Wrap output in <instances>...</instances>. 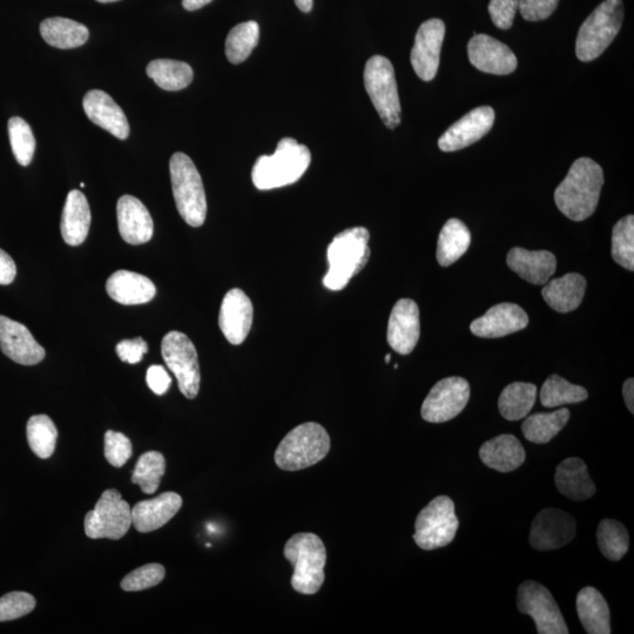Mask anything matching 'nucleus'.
<instances>
[{
    "label": "nucleus",
    "instance_id": "f257e3e1",
    "mask_svg": "<svg viewBox=\"0 0 634 634\" xmlns=\"http://www.w3.org/2000/svg\"><path fill=\"white\" fill-rule=\"evenodd\" d=\"M604 185L602 167L590 158L572 164L555 191L556 205L566 218L583 221L595 213Z\"/></svg>",
    "mask_w": 634,
    "mask_h": 634
},
{
    "label": "nucleus",
    "instance_id": "f03ea898",
    "mask_svg": "<svg viewBox=\"0 0 634 634\" xmlns=\"http://www.w3.org/2000/svg\"><path fill=\"white\" fill-rule=\"evenodd\" d=\"M312 161L308 147L293 138H283L272 155H261L252 171L253 184L260 191L295 184Z\"/></svg>",
    "mask_w": 634,
    "mask_h": 634
},
{
    "label": "nucleus",
    "instance_id": "7ed1b4c3",
    "mask_svg": "<svg viewBox=\"0 0 634 634\" xmlns=\"http://www.w3.org/2000/svg\"><path fill=\"white\" fill-rule=\"evenodd\" d=\"M370 234L367 228L354 227L337 234L329 245V271L323 285L330 290H342L359 274L370 258Z\"/></svg>",
    "mask_w": 634,
    "mask_h": 634
},
{
    "label": "nucleus",
    "instance_id": "20e7f679",
    "mask_svg": "<svg viewBox=\"0 0 634 634\" xmlns=\"http://www.w3.org/2000/svg\"><path fill=\"white\" fill-rule=\"evenodd\" d=\"M285 557L294 566L292 586L302 595H315L325 583L327 550L319 536L301 532L286 543Z\"/></svg>",
    "mask_w": 634,
    "mask_h": 634
},
{
    "label": "nucleus",
    "instance_id": "39448f33",
    "mask_svg": "<svg viewBox=\"0 0 634 634\" xmlns=\"http://www.w3.org/2000/svg\"><path fill=\"white\" fill-rule=\"evenodd\" d=\"M330 450V437L319 423L307 422L294 428L275 451V463L281 470L299 471L321 462Z\"/></svg>",
    "mask_w": 634,
    "mask_h": 634
},
{
    "label": "nucleus",
    "instance_id": "423d86ee",
    "mask_svg": "<svg viewBox=\"0 0 634 634\" xmlns=\"http://www.w3.org/2000/svg\"><path fill=\"white\" fill-rule=\"evenodd\" d=\"M172 190L181 218L192 227L205 224L207 200L198 168L184 153H175L170 163Z\"/></svg>",
    "mask_w": 634,
    "mask_h": 634
},
{
    "label": "nucleus",
    "instance_id": "0eeeda50",
    "mask_svg": "<svg viewBox=\"0 0 634 634\" xmlns=\"http://www.w3.org/2000/svg\"><path fill=\"white\" fill-rule=\"evenodd\" d=\"M624 4L622 0H605L580 26L576 55L582 62H592L602 56L622 29Z\"/></svg>",
    "mask_w": 634,
    "mask_h": 634
},
{
    "label": "nucleus",
    "instance_id": "6e6552de",
    "mask_svg": "<svg viewBox=\"0 0 634 634\" xmlns=\"http://www.w3.org/2000/svg\"><path fill=\"white\" fill-rule=\"evenodd\" d=\"M364 86L384 125L394 130L401 124V103L394 66L388 58L374 56L368 60Z\"/></svg>",
    "mask_w": 634,
    "mask_h": 634
},
{
    "label": "nucleus",
    "instance_id": "1a4fd4ad",
    "mask_svg": "<svg viewBox=\"0 0 634 634\" xmlns=\"http://www.w3.org/2000/svg\"><path fill=\"white\" fill-rule=\"evenodd\" d=\"M458 526L454 502L448 496H438L418 514L414 541L426 551L444 548L454 541Z\"/></svg>",
    "mask_w": 634,
    "mask_h": 634
},
{
    "label": "nucleus",
    "instance_id": "9d476101",
    "mask_svg": "<svg viewBox=\"0 0 634 634\" xmlns=\"http://www.w3.org/2000/svg\"><path fill=\"white\" fill-rule=\"evenodd\" d=\"M85 534L91 539L123 538L132 526V509L120 492L106 490L99 498L96 508L85 517Z\"/></svg>",
    "mask_w": 634,
    "mask_h": 634
},
{
    "label": "nucleus",
    "instance_id": "9b49d317",
    "mask_svg": "<svg viewBox=\"0 0 634 634\" xmlns=\"http://www.w3.org/2000/svg\"><path fill=\"white\" fill-rule=\"evenodd\" d=\"M161 354L167 367L177 377L181 394L187 399H195L199 394L201 375L193 342L180 332L168 333L161 343Z\"/></svg>",
    "mask_w": 634,
    "mask_h": 634
},
{
    "label": "nucleus",
    "instance_id": "f8f14e48",
    "mask_svg": "<svg viewBox=\"0 0 634 634\" xmlns=\"http://www.w3.org/2000/svg\"><path fill=\"white\" fill-rule=\"evenodd\" d=\"M518 611L528 615L536 624L539 634H568L561 609L551 592L534 580H525L517 593Z\"/></svg>",
    "mask_w": 634,
    "mask_h": 634
},
{
    "label": "nucleus",
    "instance_id": "ddd939ff",
    "mask_svg": "<svg viewBox=\"0 0 634 634\" xmlns=\"http://www.w3.org/2000/svg\"><path fill=\"white\" fill-rule=\"evenodd\" d=\"M470 399V384L462 377L437 382L424 400L421 415L429 423H444L460 415Z\"/></svg>",
    "mask_w": 634,
    "mask_h": 634
},
{
    "label": "nucleus",
    "instance_id": "4468645a",
    "mask_svg": "<svg viewBox=\"0 0 634 634\" xmlns=\"http://www.w3.org/2000/svg\"><path fill=\"white\" fill-rule=\"evenodd\" d=\"M576 536V521L563 510L548 508L536 516L531 526L530 544L538 551L563 548Z\"/></svg>",
    "mask_w": 634,
    "mask_h": 634
},
{
    "label": "nucleus",
    "instance_id": "2eb2a0df",
    "mask_svg": "<svg viewBox=\"0 0 634 634\" xmlns=\"http://www.w3.org/2000/svg\"><path fill=\"white\" fill-rule=\"evenodd\" d=\"M445 25L441 19H429L418 29L411 50V65L423 82H431L440 67Z\"/></svg>",
    "mask_w": 634,
    "mask_h": 634
},
{
    "label": "nucleus",
    "instance_id": "dca6fc26",
    "mask_svg": "<svg viewBox=\"0 0 634 634\" xmlns=\"http://www.w3.org/2000/svg\"><path fill=\"white\" fill-rule=\"evenodd\" d=\"M495 123V111L490 106L477 107L451 125L438 140L443 152L463 150L481 140Z\"/></svg>",
    "mask_w": 634,
    "mask_h": 634
},
{
    "label": "nucleus",
    "instance_id": "f3484780",
    "mask_svg": "<svg viewBox=\"0 0 634 634\" xmlns=\"http://www.w3.org/2000/svg\"><path fill=\"white\" fill-rule=\"evenodd\" d=\"M252 301L239 288L229 290L222 300L219 326L227 341L239 346L247 339L253 325Z\"/></svg>",
    "mask_w": 634,
    "mask_h": 634
},
{
    "label": "nucleus",
    "instance_id": "a211bd4d",
    "mask_svg": "<svg viewBox=\"0 0 634 634\" xmlns=\"http://www.w3.org/2000/svg\"><path fill=\"white\" fill-rule=\"evenodd\" d=\"M421 335L420 309L410 299L396 302L389 317L387 339L389 346L401 355L415 349Z\"/></svg>",
    "mask_w": 634,
    "mask_h": 634
},
{
    "label": "nucleus",
    "instance_id": "6ab92c4d",
    "mask_svg": "<svg viewBox=\"0 0 634 634\" xmlns=\"http://www.w3.org/2000/svg\"><path fill=\"white\" fill-rule=\"evenodd\" d=\"M0 349L23 366H35L45 359V350L22 323L0 315Z\"/></svg>",
    "mask_w": 634,
    "mask_h": 634
},
{
    "label": "nucleus",
    "instance_id": "aec40b11",
    "mask_svg": "<svg viewBox=\"0 0 634 634\" xmlns=\"http://www.w3.org/2000/svg\"><path fill=\"white\" fill-rule=\"evenodd\" d=\"M472 65L484 73L505 76L517 69V58L510 47L487 35H475L468 44Z\"/></svg>",
    "mask_w": 634,
    "mask_h": 634
},
{
    "label": "nucleus",
    "instance_id": "412c9836",
    "mask_svg": "<svg viewBox=\"0 0 634 634\" xmlns=\"http://www.w3.org/2000/svg\"><path fill=\"white\" fill-rule=\"evenodd\" d=\"M529 325V316L515 303H501L491 307L485 315L471 323L472 334L483 339H498L523 330Z\"/></svg>",
    "mask_w": 634,
    "mask_h": 634
},
{
    "label": "nucleus",
    "instance_id": "4be33fe9",
    "mask_svg": "<svg viewBox=\"0 0 634 634\" xmlns=\"http://www.w3.org/2000/svg\"><path fill=\"white\" fill-rule=\"evenodd\" d=\"M117 218L121 238L130 245H143L153 236L154 226L150 212L143 202L124 195L118 201Z\"/></svg>",
    "mask_w": 634,
    "mask_h": 634
},
{
    "label": "nucleus",
    "instance_id": "5701e85b",
    "mask_svg": "<svg viewBox=\"0 0 634 634\" xmlns=\"http://www.w3.org/2000/svg\"><path fill=\"white\" fill-rule=\"evenodd\" d=\"M83 106L92 123L104 128L112 136L120 140L130 136V124L125 113L109 94L100 90L90 91L84 98Z\"/></svg>",
    "mask_w": 634,
    "mask_h": 634
},
{
    "label": "nucleus",
    "instance_id": "b1692460",
    "mask_svg": "<svg viewBox=\"0 0 634 634\" xmlns=\"http://www.w3.org/2000/svg\"><path fill=\"white\" fill-rule=\"evenodd\" d=\"M182 498L175 492H165L158 497L139 502L132 508V525L141 534L163 528L178 514Z\"/></svg>",
    "mask_w": 634,
    "mask_h": 634
},
{
    "label": "nucleus",
    "instance_id": "393cba45",
    "mask_svg": "<svg viewBox=\"0 0 634 634\" xmlns=\"http://www.w3.org/2000/svg\"><path fill=\"white\" fill-rule=\"evenodd\" d=\"M511 271L532 285L543 286L550 281L557 268L556 256L548 251H528L524 248H512L507 256Z\"/></svg>",
    "mask_w": 634,
    "mask_h": 634
},
{
    "label": "nucleus",
    "instance_id": "a878e982",
    "mask_svg": "<svg viewBox=\"0 0 634 634\" xmlns=\"http://www.w3.org/2000/svg\"><path fill=\"white\" fill-rule=\"evenodd\" d=\"M106 290L112 300L125 306L144 305L157 294V288L150 279L128 271L112 274L107 280Z\"/></svg>",
    "mask_w": 634,
    "mask_h": 634
},
{
    "label": "nucleus",
    "instance_id": "bb28decb",
    "mask_svg": "<svg viewBox=\"0 0 634 634\" xmlns=\"http://www.w3.org/2000/svg\"><path fill=\"white\" fill-rule=\"evenodd\" d=\"M555 483L559 492L572 501H585L596 494V485L589 475L588 467L577 457L566 458L558 465Z\"/></svg>",
    "mask_w": 634,
    "mask_h": 634
},
{
    "label": "nucleus",
    "instance_id": "cd10ccee",
    "mask_svg": "<svg viewBox=\"0 0 634 634\" xmlns=\"http://www.w3.org/2000/svg\"><path fill=\"white\" fill-rule=\"evenodd\" d=\"M525 450L514 435H499L485 442L480 449L482 462L498 472H511L522 467Z\"/></svg>",
    "mask_w": 634,
    "mask_h": 634
},
{
    "label": "nucleus",
    "instance_id": "c85d7f7f",
    "mask_svg": "<svg viewBox=\"0 0 634 634\" xmlns=\"http://www.w3.org/2000/svg\"><path fill=\"white\" fill-rule=\"evenodd\" d=\"M91 226V209L85 195L77 190L71 191L67 195L62 224L63 238L67 245H82L89 235Z\"/></svg>",
    "mask_w": 634,
    "mask_h": 634
},
{
    "label": "nucleus",
    "instance_id": "c756f323",
    "mask_svg": "<svg viewBox=\"0 0 634 634\" xmlns=\"http://www.w3.org/2000/svg\"><path fill=\"white\" fill-rule=\"evenodd\" d=\"M586 289L584 276L569 273L545 283L542 295L546 303L558 313H570L582 303Z\"/></svg>",
    "mask_w": 634,
    "mask_h": 634
},
{
    "label": "nucleus",
    "instance_id": "7c9ffc66",
    "mask_svg": "<svg viewBox=\"0 0 634 634\" xmlns=\"http://www.w3.org/2000/svg\"><path fill=\"white\" fill-rule=\"evenodd\" d=\"M577 613L584 630L589 634H610L611 613L605 598L597 589L588 586L579 591Z\"/></svg>",
    "mask_w": 634,
    "mask_h": 634
},
{
    "label": "nucleus",
    "instance_id": "2f4dec72",
    "mask_svg": "<svg viewBox=\"0 0 634 634\" xmlns=\"http://www.w3.org/2000/svg\"><path fill=\"white\" fill-rule=\"evenodd\" d=\"M40 35L47 44L57 49L70 50L83 46L90 37V31L74 20L55 17L45 19L40 24Z\"/></svg>",
    "mask_w": 634,
    "mask_h": 634
},
{
    "label": "nucleus",
    "instance_id": "473e14b6",
    "mask_svg": "<svg viewBox=\"0 0 634 634\" xmlns=\"http://www.w3.org/2000/svg\"><path fill=\"white\" fill-rule=\"evenodd\" d=\"M471 244L469 228L457 219H450L444 225L437 244V261L442 267L454 265L468 252Z\"/></svg>",
    "mask_w": 634,
    "mask_h": 634
},
{
    "label": "nucleus",
    "instance_id": "72a5a7b5",
    "mask_svg": "<svg viewBox=\"0 0 634 634\" xmlns=\"http://www.w3.org/2000/svg\"><path fill=\"white\" fill-rule=\"evenodd\" d=\"M537 399V387L532 383L515 382L502 391L498 400L499 413L505 420L515 422L523 420L534 408Z\"/></svg>",
    "mask_w": 634,
    "mask_h": 634
},
{
    "label": "nucleus",
    "instance_id": "f704fd0d",
    "mask_svg": "<svg viewBox=\"0 0 634 634\" xmlns=\"http://www.w3.org/2000/svg\"><path fill=\"white\" fill-rule=\"evenodd\" d=\"M570 410L562 408L553 413H538L526 417L523 435L531 443L546 444L565 428L570 420Z\"/></svg>",
    "mask_w": 634,
    "mask_h": 634
},
{
    "label": "nucleus",
    "instance_id": "c9c22d12",
    "mask_svg": "<svg viewBox=\"0 0 634 634\" xmlns=\"http://www.w3.org/2000/svg\"><path fill=\"white\" fill-rule=\"evenodd\" d=\"M146 72L147 76L165 91L184 90L193 82L194 77L190 65L171 59L153 60L148 64Z\"/></svg>",
    "mask_w": 634,
    "mask_h": 634
},
{
    "label": "nucleus",
    "instance_id": "e433bc0d",
    "mask_svg": "<svg viewBox=\"0 0 634 634\" xmlns=\"http://www.w3.org/2000/svg\"><path fill=\"white\" fill-rule=\"evenodd\" d=\"M599 550L611 562H618L630 548V537L625 526L615 519H604L597 531Z\"/></svg>",
    "mask_w": 634,
    "mask_h": 634
},
{
    "label": "nucleus",
    "instance_id": "4c0bfd02",
    "mask_svg": "<svg viewBox=\"0 0 634 634\" xmlns=\"http://www.w3.org/2000/svg\"><path fill=\"white\" fill-rule=\"evenodd\" d=\"M259 24L251 22L241 23L228 33L226 39V56L232 64H241L251 56V53L259 44Z\"/></svg>",
    "mask_w": 634,
    "mask_h": 634
},
{
    "label": "nucleus",
    "instance_id": "58836bf2",
    "mask_svg": "<svg viewBox=\"0 0 634 634\" xmlns=\"http://www.w3.org/2000/svg\"><path fill=\"white\" fill-rule=\"evenodd\" d=\"M589 393L584 387L576 386L558 375H551L543 384L541 402L545 408H557L588 400Z\"/></svg>",
    "mask_w": 634,
    "mask_h": 634
},
{
    "label": "nucleus",
    "instance_id": "ea45409f",
    "mask_svg": "<svg viewBox=\"0 0 634 634\" xmlns=\"http://www.w3.org/2000/svg\"><path fill=\"white\" fill-rule=\"evenodd\" d=\"M26 436L36 456L47 460L55 453L58 430L49 416H32L26 427Z\"/></svg>",
    "mask_w": 634,
    "mask_h": 634
},
{
    "label": "nucleus",
    "instance_id": "a19ab883",
    "mask_svg": "<svg viewBox=\"0 0 634 634\" xmlns=\"http://www.w3.org/2000/svg\"><path fill=\"white\" fill-rule=\"evenodd\" d=\"M166 472V460L158 451H150L139 458L133 471L132 482L138 484L144 494L152 495L159 489Z\"/></svg>",
    "mask_w": 634,
    "mask_h": 634
},
{
    "label": "nucleus",
    "instance_id": "79ce46f5",
    "mask_svg": "<svg viewBox=\"0 0 634 634\" xmlns=\"http://www.w3.org/2000/svg\"><path fill=\"white\" fill-rule=\"evenodd\" d=\"M612 258L618 265L633 272L634 269V217L619 220L612 233Z\"/></svg>",
    "mask_w": 634,
    "mask_h": 634
},
{
    "label": "nucleus",
    "instance_id": "37998d69",
    "mask_svg": "<svg viewBox=\"0 0 634 634\" xmlns=\"http://www.w3.org/2000/svg\"><path fill=\"white\" fill-rule=\"evenodd\" d=\"M8 126L13 155L19 165L29 166L36 151V139L30 125L24 119L15 117L9 120Z\"/></svg>",
    "mask_w": 634,
    "mask_h": 634
},
{
    "label": "nucleus",
    "instance_id": "c03bdc74",
    "mask_svg": "<svg viewBox=\"0 0 634 634\" xmlns=\"http://www.w3.org/2000/svg\"><path fill=\"white\" fill-rule=\"evenodd\" d=\"M166 570L163 565L152 563L128 573L121 582V589L127 592L143 591L154 588L163 582Z\"/></svg>",
    "mask_w": 634,
    "mask_h": 634
},
{
    "label": "nucleus",
    "instance_id": "a18cd8bd",
    "mask_svg": "<svg viewBox=\"0 0 634 634\" xmlns=\"http://www.w3.org/2000/svg\"><path fill=\"white\" fill-rule=\"evenodd\" d=\"M36 607L35 597L26 592H10L0 598V622H10L29 615Z\"/></svg>",
    "mask_w": 634,
    "mask_h": 634
},
{
    "label": "nucleus",
    "instance_id": "49530a36",
    "mask_svg": "<svg viewBox=\"0 0 634 634\" xmlns=\"http://www.w3.org/2000/svg\"><path fill=\"white\" fill-rule=\"evenodd\" d=\"M133 454L132 443L117 431L109 430L105 434V457L113 467H124Z\"/></svg>",
    "mask_w": 634,
    "mask_h": 634
},
{
    "label": "nucleus",
    "instance_id": "de8ad7c7",
    "mask_svg": "<svg viewBox=\"0 0 634 634\" xmlns=\"http://www.w3.org/2000/svg\"><path fill=\"white\" fill-rule=\"evenodd\" d=\"M519 0H490L489 13L498 29L509 30L514 24Z\"/></svg>",
    "mask_w": 634,
    "mask_h": 634
},
{
    "label": "nucleus",
    "instance_id": "09e8293b",
    "mask_svg": "<svg viewBox=\"0 0 634 634\" xmlns=\"http://www.w3.org/2000/svg\"><path fill=\"white\" fill-rule=\"evenodd\" d=\"M559 0H519L518 11L528 22L548 19L557 9Z\"/></svg>",
    "mask_w": 634,
    "mask_h": 634
},
{
    "label": "nucleus",
    "instance_id": "8fccbe9b",
    "mask_svg": "<svg viewBox=\"0 0 634 634\" xmlns=\"http://www.w3.org/2000/svg\"><path fill=\"white\" fill-rule=\"evenodd\" d=\"M147 352V343L141 339V337H137V339L134 340H124L117 345L119 359L130 364L141 362Z\"/></svg>",
    "mask_w": 634,
    "mask_h": 634
},
{
    "label": "nucleus",
    "instance_id": "3c124183",
    "mask_svg": "<svg viewBox=\"0 0 634 634\" xmlns=\"http://www.w3.org/2000/svg\"><path fill=\"white\" fill-rule=\"evenodd\" d=\"M146 381L153 393L159 396L166 394L172 384L170 374L167 373L164 367L157 366V364L148 368Z\"/></svg>",
    "mask_w": 634,
    "mask_h": 634
},
{
    "label": "nucleus",
    "instance_id": "603ef678",
    "mask_svg": "<svg viewBox=\"0 0 634 634\" xmlns=\"http://www.w3.org/2000/svg\"><path fill=\"white\" fill-rule=\"evenodd\" d=\"M17 267L11 256L0 249V285H10L16 279Z\"/></svg>",
    "mask_w": 634,
    "mask_h": 634
},
{
    "label": "nucleus",
    "instance_id": "864d4df0",
    "mask_svg": "<svg viewBox=\"0 0 634 634\" xmlns=\"http://www.w3.org/2000/svg\"><path fill=\"white\" fill-rule=\"evenodd\" d=\"M623 395L627 409L630 413H634L633 400H634V380L629 379L624 383Z\"/></svg>",
    "mask_w": 634,
    "mask_h": 634
},
{
    "label": "nucleus",
    "instance_id": "5fc2aeb1",
    "mask_svg": "<svg viewBox=\"0 0 634 634\" xmlns=\"http://www.w3.org/2000/svg\"><path fill=\"white\" fill-rule=\"evenodd\" d=\"M211 2L213 0H182V5L187 11H197Z\"/></svg>",
    "mask_w": 634,
    "mask_h": 634
},
{
    "label": "nucleus",
    "instance_id": "6e6d98bb",
    "mask_svg": "<svg viewBox=\"0 0 634 634\" xmlns=\"http://www.w3.org/2000/svg\"><path fill=\"white\" fill-rule=\"evenodd\" d=\"M295 5L302 12L309 13L313 9L314 0H295Z\"/></svg>",
    "mask_w": 634,
    "mask_h": 634
},
{
    "label": "nucleus",
    "instance_id": "4d7b16f0",
    "mask_svg": "<svg viewBox=\"0 0 634 634\" xmlns=\"http://www.w3.org/2000/svg\"><path fill=\"white\" fill-rule=\"evenodd\" d=\"M97 2L107 4V3L119 2V0H97Z\"/></svg>",
    "mask_w": 634,
    "mask_h": 634
},
{
    "label": "nucleus",
    "instance_id": "13d9d810",
    "mask_svg": "<svg viewBox=\"0 0 634 634\" xmlns=\"http://www.w3.org/2000/svg\"><path fill=\"white\" fill-rule=\"evenodd\" d=\"M390 359H391V356L388 354V355L386 356V362H387V363H388V362H390Z\"/></svg>",
    "mask_w": 634,
    "mask_h": 634
},
{
    "label": "nucleus",
    "instance_id": "bf43d9fd",
    "mask_svg": "<svg viewBox=\"0 0 634 634\" xmlns=\"http://www.w3.org/2000/svg\"><path fill=\"white\" fill-rule=\"evenodd\" d=\"M80 187L85 188V184H84V182H83V184H82V185H80Z\"/></svg>",
    "mask_w": 634,
    "mask_h": 634
}]
</instances>
